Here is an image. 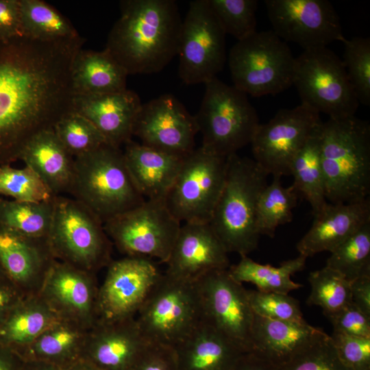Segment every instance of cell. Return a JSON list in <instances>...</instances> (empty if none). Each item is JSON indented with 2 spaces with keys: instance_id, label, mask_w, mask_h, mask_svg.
Instances as JSON below:
<instances>
[{
  "instance_id": "6da1fadb",
  "label": "cell",
  "mask_w": 370,
  "mask_h": 370,
  "mask_svg": "<svg viewBox=\"0 0 370 370\" xmlns=\"http://www.w3.org/2000/svg\"><path fill=\"white\" fill-rule=\"evenodd\" d=\"M84 42L0 40V165L19 160L32 138L72 111L71 66Z\"/></svg>"
},
{
  "instance_id": "7a4b0ae2",
  "label": "cell",
  "mask_w": 370,
  "mask_h": 370,
  "mask_svg": "<svg viewBox=\"0 0 370 370\" xmlns=\"http://www.w3.org/2000/svg\"><path fill=\"white\" fill-rule=\"evenodd\" d=\"M105 49L128 75L161 71L177 55L182 19L173 0H123Z\"/></svg>"
},
{
  "instance_id": "3957f363",
  "label": "cell",
  "mask_w": 370,
  "mask_h": 370,
  "mask_svg": "<svg viewBox=\"0 0 370 370\" xmlns=\"http://www.w3.org/2000/svg\"><path fill=\"white\" fill-rule=\"evenodd\" d=\"M321 157L329 203L363 201L370 195V125L355 115L321 125Z\"/></svg>"
},
{
  "instance_id": "277c9868",
  "label": "cell",
  "mask_w": 370,
  "mask_h": 370,
  "mask_svg": "<svg viewBox=\"0 0 370 370\" xmlns=\"http://www.w3.org/2000/svg\"><path fill=\"white\" fill-rule=\"evenodd\" d=\"M268 175L254 159L227 156L225 184L209 222L227 253L247 256L257 248L256 208Z\"/></svg>"
},
{
  "instance_id": "5b68a950",
  "label": "cell",
  "mask_w": 370,
  "mask_h": 370,
  "mask_svg": "<svg viewBox=\"0 0 370 370\" xmlns=\"http://www.w3.org/2000/svg\"><path fill=\"white\" fill-rule=\"evenodd\" d=\"M103 223L146 200L127 168L123 151L106 143L74 158L69 193Z\"/></svg>"
},
{
  "instance_id": "8992f818",
  "label": "cell",
  "mask_w": 370,
  "mask_h": 370,
  "mask_svg": "<svg viewBox=\"0 0 370 370\" xmlns=\"http://www.w3.org/2000/svg\"><path fill=\"white\" fill-rule=\"evenodd\" d=\"M47 241L56 260L95 273L112 261V243L103 223L73 197H53Z\"/></svg>"
},
{
  "instance_id": "52a82bcc",
  "label": "cell",
  "mask_w": 370,
  "mask_h": 370,
  "mask_svg": "<svg viewBox=\"0 0 370 370\" xmlns=\"http://www.w3.org/2000/svg\"><path fill=\"white\" fill-rule=\"evenodd\" d=\"M205 92L195 116L203 137L202 147L227 157L251 143L260 122L247 96L217 77L205 84Z\"/></svg>"
},
{
  "instance_id": "ba28073f",
  "label": "cell",
  "mask_w": 370,
  "mask_h": 370,
  "mask_svg": "<svg viewBox=\"0 0 370 370\" xmlns=\"http://www.w3.org/2000/svg\"><path fill=\"white\" fill-rule=\"evenodd\" d=\"M295 60L287 43L272 30L256 31L238 40L228 56L233 86L256 97L293 86Z\"/></svg>"
},
{
  "instance_id": "9c48e42d",
  "label": "cell",
  "mask_w": 370,
  "mask_h": 370,
  "mask_svg": "<svg viewBox=\"0 0 370 370\" xmlns=\"http://www.w3.org/2000/svg\"><path fill=\"white\" fill-rule=\"evenodd\" d=\"M227 158L202 146L184 157L163 200L180 223H209L225 184Z\"/></svg>"
},
{
  "instance_id": "30bf717a",
  "label": "cell",
  "mask_w": 370,
  "mask_h": 370,
  "mask_svg": "<svg viewBox=\"0 0 370 370\" xmlns=\"http://www.w3.org/2000/svg\"><path fill=\"white\" fill-rule=\"evenodd\" d=\"M293 85L301 103L329 118L354 116L358 109L343 61L327 47L304 50L296 58Z\"/></svg>"
},
{
  "instance_id": "8fae6325",
  "label": "cell",
  "mask_w": 370,
  "mask_h": 370,
  "mask_svg": "<svg viewBox=\"0 0 370 370\" xmlns=\"http://www.w3.org/2000/svg\"><path fill=\"white\" fill-rule=\"evenodd\" d=\"M136 320L149 343L173 347L201 320L195 284L162 273Z\"/></svg>"
},
{
  "instance_id": "7c38bea8",
  "label": "cell",
  "mask_w": 370,
  "mask_h": 370,
  "mask_svg": "<svg viewBox=\"0 0 370 370\" xmlns=\"http://www.w3.org/2000/svg\"><path fill=\"white\" fill-rule=\"evenodd\" d=\"M182 224L163 200L146 199L103 227L112 243L126 256L156 258L166 263Z\"/></svg>"
},
{
  "instance_id": "4fadbf2b",
  "label": "cell",
  "mask_w": 370,
  "mask_h": 370,
  "mask_svg": "<svg viewBox=\"0 0 370 370\" xmlns=\"http://www.w3.org/2000/svg\"><path fill=\"white\" fill-rule=\"evenodd\" d=\"M225 35L208 0L189 3L177 53L178 74L184 84H205L223 70L227 59Z\"/></svg>"
},
{
  "instance_id": "5bb4252c",
  "label": "cell",
  "mask_w": 370,
  "mask_h": 370,
  "mask_svg": "<svg viewBox=\"0 0 370 370\" xmlns=\"http://www.w3.org/2000/svg\"><path fill=\"white\" fill-rule=\"evenodd\" d=\"M201 320L214 328L242 352L253 351L254 312L247 290L227 269L212 271L195 282Z\"/></svg>"
},
{
  "instance_id": "9a60e30c",
  "label": "cell",
  "mask_w": 370,
  "mask_h": 370,
  "mask_svg": "<svg viewBox=\"0 0 370 370\" xmlns=\"http://www.w3.org/2000/svg\"><path fill=\"white\" fill-rule=\"evenodd\" d=\"M321 123L320 114L303 103L280 110L256 129L250 143L254 160L273 177L290 175L293 158Z\"/></svg>"
},
{
  "instance_id": "2e32d148",
  "label": "cell",
  "mask_w": 370,
  "mask_h": 370,
  "mask_svg": "<svg viewBox=\"0 0 370 370\" xmlns=\"http://www.w3.org/2000/svg\"><path fill=\"white\" fill-rule=\"evenodd\" d=\"M107 267L98 290L97 321L136 317L162 273L152 259L143 257L125 256Z\"/></svg>"
},
{
  "instance_id": "e0dca14e",
  "label": "cell",
  "mask_w": 370,
  "mask_h": 370,
  "mask_svg": "<svg viewBox=\"0 0 370 370\" xmlns=\"http://www.w3.org/2000/svg\"><path fill=\"white\" fill-rule=\"evenodd\" d=\"M272 31L304 50L325 47L345 38L338 15L327 0H265Z\"/></svg>"
},
{
  "instance_id": "ac0fdd59",
  "label": "cell",
  "mask_w": 370,
  "mask_h": 370,
  "mask_svg": "<svg viewBox=\"0 0 370 370\" xmlns=\"http://www.w3.org/2000/svg\"><path fill=\"white\" fill-rule=\"evenodd\" d=\"M198 132L195 116L171 94L143 103L133 129L141 144L182 157L195 149Z\"/></svg>"
},
{
  "instance_id": "d6986e66",
  "label": "cell",
  "mask_w": 370,
  "mask_h": 370,
  "mask_svg": "<svg viewBox=\"0 0 370 370\" xmlns=\"http://www.w3.org/2000/svg\"><path fill=\"white\" fill-rule=\"evenodd\" d=\"M95 274L56 260L38 294L60 319L90 329L97 321L99 286Z\"/></svg>"
},
{
  "instance_id": "ffe728a7",
  "label": "cell",
  "mask_w": 370,
  "mask_h": 370,
  "mask_svg": "<svg viewBox=\"0 0 370 370\" xmlns=\"http://www.w3.org/2000/svg\"><path fill=\"white\" fill-rule=\"evenodd\" d=\"M227 254L209 223H183L164 273L195 283L209 272L227 269L230 266Z\"/></svg>"
},
{
  "instance_id": "44dd1931",
  "label": "cell",
  "mask_w": 370,
  "mask_h": 370,
  "mask_svg": "<svg viewBox=\"0 0 370 370\" xmlns=\"http://www.w3.org/2000/svg\"><path fill=\"white\" fill-rule=\"evenodd\" d=\"M149 343L136 317L97 321L88 331L81 359L99 370H129Z\"/></svg>"
},
{
  "instance_id": "7402d4cb",
  "label": "cell",
  "mask_w": 370,
  "mask_h": 370,
  "mask_svg": "<svg viewBox=\"0 0 370 370\" xmlns=\"http://www.w3.org/2000/svg\"><path fill=\"white\" fill-rule=\"evenodd\" d=\"M55 260L47 238L25 236L0 225V266L25 295L38 293Z\"/></svg>"
},
{
  "instance_id": "603a6c76",
  "label": "cell",
  "mask_w": 370,
  "mask_h": 370,
  "mask_svg": "<svg viewBox=\"0 0 370 370\" xmlns=\"http://www.w3.org/2000/svg\"><path fill=\"white\" fill-rule=\"evenodd\" d=\"M133 90L91 95H74L73 111L88 119L106 143L121 145L132 140L136 119L142 106Z\"/></svg>"
},
{
  "instance_id": "cb8c5ba5",
  "label": "cell",
  "mask_w": 370,
  "mask_h": 370,
  "mask_svg": "<svg viewBox=\"0 0 370 370\" xmlns=\"http://www.w3.org/2000/svg\"><path fill=\"white\" fill-rule=\"evenodd\" d=\"M314 217L312 226L296 245L299 255L306 258L323 251L332 252L370 221V199L347 204L328 202Z\"/></svg>"
},
{
  "instance_id": "d4e9b609",
  "label": "cell",
  "mask_w": 370,
  "mask_h": 370,
  "mask_svg": "<svg viewBox=\"0 0 370 370\" xmlns=\"http://www.w3.org/2000/svg\"><path fill=\"white\" fill-rule=\"evenodd\" d=\"M254 314L253 351L277 368L289 362L325 333L305 320H275Z\"/></svg>"
},
{
  "instance_id": "484cf974",
  "label": "cell",
  "mask_w": 370,
  "mask_h": 370,
  "mask_svg": "<svg viewBox=\"0 0 370 370\" xmlns=\"http://www.w3.org/2000/svg\"><path fill=\"white\" fill-rule=\"evenodd\" d=\"M123 151L138 190L145 199L164 200L182 166L184 157L168 153L132 141Z\"/></svg>"
},
{
  "instance_id": "4316f807",
  "label": "cell",
  "mask_w": 370,
  "mask_h": 370,
  "mask_svg": "<svg viewBox=\"0 0 370 370\" xmlns=\"http://www.w3.org/2000/svg\"><path fill=\"white\" fill-rule=\"evenodd\" d=\"M173 348L179 370H232L244 354L203 320Z\"/></svg>"
},
{
  "instance_id": "83f0119b",
  "label": "cell",
  "mask_w": 370,
  "mask_h": 370,
  "mask_svg": "<svg viewBox=\"0 0 370 370\" xmlns=\"http://www.w3.org/2000/svg\"><path fill=\"white\" fill-rule=\"evenodd\" d=\"M19 160L38 175L54 197L69 193L74 158L53 130L43 131L32 138Z\"/></svg>"
},
{
  "instance_id": "f1b7e54d",
  "label": "cell",
  "mask_w": 370,
  "mask_h": 370,
  "mask_svg": "<svg viewBox=\"0 0 370 370\" xmlns=\"http://www.w3.org/2000/svg\"><path fill=\"white\" fill-rule=\"evenodd\" d=\"M128 73L104 49L102 51L79 49L71 66L74 95H102L127 89Z\"/></svg>"
},
{
  "instance_id": "f546056e",
  "label": "cell",
  "mask_w": 370,
  "mask_h": 370,
  "mask_svg": "<svg viewBox=\"0 0 370 370\" xmlns=\"http://www.w3.org/2000/svg\"><path fill=\"white\" fill-rule=\"evenodd\" d=\"M89 329L60 319L20 354L23 360H37L65 370L82 358Z\"/></svg>"
},
{
  "instance_id": "4dcf8cb0",
  "label": "cell",
  "mask_w": 370,
  "mask_h": 370,
  "mask_svg": "<svg viewBox=\"0 0 370 370\" xmlns=\"http://www.w3.org/2000/svg\"><path fill=\"white\" fill-rule=\"evenodd\" d=\"M59 319L39 294L25 295L0 325V344L19 355Z\"/></svg>"
},
{
  "instance_id": "1f68e13d",
  "label": "cell",
  "mask_w": 370,
  "mask_h": 370,
  "mask_svg": "<svg viewBox=\"0 0 370 370\" xmlns=\"http://www.w3.org/2000/svg\"><path fill=\"white\" fill-rule=\"evenodd\" d=\"M321 123L296 153L290 166L293 185L299 197L308 202L314 216L328 204L321 157Z\"/></svg>"
},
{
  "instance_id": "d6a6232c",
  "label": "cell",
  "mask_w": 370,
  "mask_h": 370,
  "mask_svg": "<svg viewBox=\"0 0 370 370\" xmlns=\"http://www.w3.org/2000/svg\"><path fill=\"white\" fill-rule=\"evenodd\" d=\"M306 259L299 255L283 261L278 267H273L260 264L247 256H242L237 264L230 266L228 271L238 282L251 283L258 291L288 294L302 287L301 284L293 282L291 276L304 269Z\"/></svg>"
},
{
  "instance_id": "836d02e7",
  "label": "cell",
  "mask_w": 370,
  "mask_h": 370,
  "mask_svg": "<svg viewBox=\"0 0 370 370\" xmlns=\"http://www.w3.org/2000/svg\"><path fill=\"white\" fill-rule=\"evenodd\" d=\"M22 34L47 42L71 41L82 37L71 21L42 0H20Z\"/></svg>"
},
{
  "instance_id": "e575fe53",
  "label": "cell",
  "mask_w": 370,
  "mask_h": 370,
  "mask_svg": "<svg viewBox=\"0 0 370 370\" xmlns=\"http://www.w3.org/2000/svg\"><path fill=\"white\" fill-rule=\"evenodd\" d=\"M299 197L293 184L284 187L281 177L273 176L258 200L256 225L259 235L273 238L280 225L290 223Z\"/></svg>"
},
{
  "instance_id": "d590c367",
  "label": "cell",
  "mask_w": 370,
  "mask_h": 370,
  "mask_svg": "<svg viewBox=\"0 0 370 370\" xmlns=\"http://www.w3.org/2000/svg\"><path fill=\"white\" fill-rule=\"evenodd\" d=\"M53 212V198L41 202L0 198V225L25 236L46 238Z\"/></svg>"
},
{
  "instance_id": "8d00e7d4",
  "label": "cell",
  "mask_w": 370,
  "mask_h": 370,
  "mask_svg": "<svg viewBox=\"0 0 370 370\" xmlns=\"http://www.w3.org/2000/svg\"><path fill=\"white\" fill-rule=\"evenodd\" d=\"M325 266L350 282L370 275V221L330 252Z\"/></svg>"
},
{
  "instance_id": "74e56055",
  "label": "cell",
  "mask_w": 370,
  "mask_h": 370,
  "mask_svg": "<svg viewBox=\"0 0 370 370\" xmlns=\"http://www.w3.org/2000/svg\"><path fill=\"white\" fill-rule=\"evenodd\" d=\"M308 305L319 306L323 313L336 311L352 302L351 282L326 266L310 273Z\"/></svg>"
},
{
  "instance_id": "f35d334b",
  "label": "cell",
  "mask_w": 370,
  "mask_h": 370,
  "mask_svg": "<svg viewBox=\"0 0 370 370\" xmlns=\"http://www.w3.org/2000/svg\"><path fill=\"white\" fill-rule=\"evenodd\" d=\"M53 131L73 158L90 153L107 143L88 119L73 110L58 121Z\"/></svg>"
},
{
  "instance_id": "ab89813d",
  "label": "cell",
  "mask_w": 370,
  "mask_h": 370,
  "mask_svg": "<svg viewBox=\"0 0 370 370\" xmlns=\"http://www.w3.org/2000/svg\"><path fill=\"white\" fill-rule=\"evenodd\" d=\"M0 195L32 202L49 201L54 197L32 169L27 166L15 168L10 164L0 165Z\"/></svg>"
},
{
  "instance_id": "60d3db41",
  "label": "cell",
  "mask_w": 370,
  "mask_h": 370,
  "mask_svg": "<svg viewBox=\"0 0 370 370\" xmlns=\"http://www.w3.org/2000/svg\"><path fill=\"white\" fill-rule=\"evenodd\" d=\"M343 59L349 80L359 103L370 105V39L360 36L345 38Z\"/></svg>"
},
{
  "instance_id": "b9f144b4",
  "label": "cell",
  "mask_w": 370,
  "mask_h": 370,
  "mask_svg": "<svg viewBox=\"0 0 370 370\" xmlns=\"http://www.w3.org/2000/svg\"><path fill=\"white\" fill-rule=\"evenodd\" d=\"M209 4L225 34L237 41L243 40L256 30V0H208Z\"/></svg>"
},
{
  "instance_id": "7bdbcfd3",
  "label": "cell",
  "mask_w": 370,
  "mask_h": 370,
  "mask_svg": "<svg viewBox=\"0 0 370 370\" xmlns=\"http://www.w3.org/2000/svg\"><path fill=\"white\" fill-rule=\"evenodd\" d=\"M278 370H350L340 359L325 332Z\"/></svg>"
},
{
  "instance_id": "ee69618b",
  "label": "cell",
  "mask_w": 370,
  "mask_h": 370,
  "mask_svg": "<svg viewBox=\"0 0 370 370\" xmlns=\"http://www.w3.org/2000/svg\"><path fill=\"white\" fill-rule=\"evenodd\" d=\"M247 295L256 315L275 320H304L299 301L288 294L247 290Z\"/></svg>"
},
{
  "instance_id": "f6af8a7d",
  "label": "cell",
  "mask_w": 370,
  "mask_h": 370,
  "mask_svg": "<svg viewBox=\"0 0 370 370\" xmlns=\"http://www.w3.org/2000/svg\"><path fill=\"white\" fill-rule=\"evenodd\" d=\"M330 336L340 359L350 370H370V337L335 331Z\"/></svg>"
},
{
  "instance_id": "bcb514c9",
  "label": "cell",
  "mask_w": 370,
  "mask_h": 370,
  "mask_svg": "<svg viewBox=\"0 0 370 370\" xmlns=\"http://www.w3.org/2000/svg\"><path fill=\"white\" fill-rule=\"evenodd\" d=\"M333 326V331L350 336L370 337V316L352 301L343 308L323 314Z\"/></svg>"
},
{
  "instance_id": "7dc6e473",
  "label": "cell",
  "mask_w": 370,
  "mask_h": 370,
  "mask_svg": "<svg viewBox=\"0 0 370 370\" xmlns=\"http://www.w3.org/2000/svg\"><path fill=\"white\" fill-rule=\"evenodd\" d=\"M129 370H179L173 347L149 343Z\"/></svg>"
},
{
  "instance_id": "c3c4849f",
  "label": "cell",
  "mask_w": 370,
  "mask_h": 370,
  "mask_svg": "<svg viewBox=\"0 0 370 370\" xmlns=\"http://www.w3.org/2000/svg\"><path fill=\"white\" fill-rule=\"evenodd\" d=\"M23 36L20 0H0V40Z\"/></svg>"
},
{
  "instance_id": "681fc988",
  "label": "cell",
  "mask_w": 370,
  "mask_h": 370,
  "mask_svg": "<svg viewBox=\"0 0 370 370\" xmlns=\"http://www.w3.org/2000/svg\"><path fill=\"white\" fill-rule=\"evenodd\" d=\"M25 295L6 276L0 278V325Z\"/></svg>"
},
{
  "instance_id": "f907efd6",
  "label": "cell",
  "mask_w": 370,
  "mask_h": 370,
  "mask_svg": "<svg viewBox=\"0 0 370 370\" xmlns=\"http://www.w3.org/2000/svg\"><path fill=\"white\" fill-rule=\"evenodd\" d=\"M352 301L370 316V275L358 278L351 282Z\"/></svg>"
},
{
  "instance_id": "816d5d0a",
  "label": "cell",
  "mask_w": 370,
  "mask_h": 370,
  "mask_svg": "<svg viewBox=\"0 0 370 370\" xmlns=\"http://www.w3.org/2000/svg\"><path fill=\"white\" fill-rule=\"evenodd\" d=\"M232 370H278L273 363L256 352L243 354Z\"/></svg>"
},
{
  "instance_id": "f5cc1de1",
  "label": "cell",
  "mask_w": 370,
  "mask_h": 370,
  "mask_svg": "<svg viewBox=\"0 0 370 370\" xmlns=\"http://www.w3.org/2000/svg\"><path fill=\"white\" fill-rule=\"evenodd\" d=\"M23 364L19 355L0 344V370H21Z\"/></svg>"
},
{
  "instance_id": "db71d44e",
  "label": "cell",
  "mask_w": 370,
  "mask_h": 370,
  "mask_svg": "<svg viewBox=\"0 0 370 370\" xmlns=\"http://www.w3.org/2000/svg\"><path fill=\"white\" fill-rule=\"evenodd\" d=\"M21 370H62L59 367L42 361L23 360Z\"/></svg>"
},
{
  "instance_id": "11a10c76",
  "label": "cell",
  "mask_w": 370,
  "mask_h": 370,
  "mask_svg": "<svg viewBox=\"0 0 370 370\" xmlns=\"http://www.w3.org/2000/svg\"><path fill=\"white\" fill-rule=\"evenodd\" d=\"M65 370H99L94 367L90 363L84 360H79L77 362L74 363Z\"/></svg>"
},
{
  "instance_id": "9f6ffc18",
  "label": "cell",
  "mask_w": 370,
  "mask_h": 370,
  "mask_svg": "<svg viewBox=\"0 0 370 370\" xmlns=\"http://www.w3.org/2000/svg\"><path fill=\"white\" fill-rule=\"evenodd\" d=\"M6 276L0 266V278ZM7 277V276H6Z\"/></svg>"
}]
</instances>
